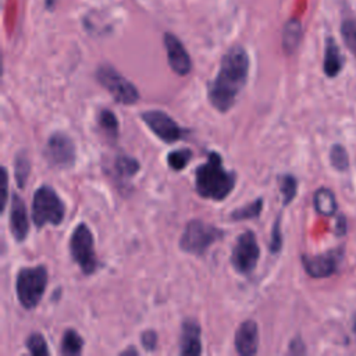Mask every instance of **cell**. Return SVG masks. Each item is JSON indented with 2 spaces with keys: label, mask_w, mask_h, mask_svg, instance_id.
Masks as SVG:
<instances>
[{
  "label": "cell",
  "mask_w": 356,
  "mask_h": 356,
  "mask_svg": "<svg viewBox=\"0 0 356 356\" xmlns=\"http://www.w3.org/2000/svg\"><path fill=\"white\" fill-rule=\"evenodd\" d=\"M345 218L343 217H341V218H338V221H337V235H343L345 234Z\"/></svg>",
  "instance_id": "33"
},
{
  "label": "cell",
  "mask_w": 356,
  "mask_h": 356,
  "mask_svg": "<svg viewBox=\"0 0 356 356\" xmlns=\"http://www.w3.org/2000/svg\"><path fill=\"white\" fill-rule=\"evenodd\" d=\"M1 174H3V197H1V213H4L6 203H7V182H8V175L6 167H1Z\"/></svg>",
  "instance_id": "31"
},
{
  "label": "cell",
  "mask_w": 356,
  "mask_h": 356,
  "mask_svg": "<svg viewBox=\"0 0 356 356\" xmlns=\"http://www.w3.org/2000/svg\"><path fill=\"white\" fill-rule=\"evenodd\" d=\"M139 170H140L139 161L131 156L121 154L114 159L113 175L115 177L117 181H120L122 184L125 181H129L131 178H134Z\"/></svg>",
  "instance_id": "16"
},
{
  "label": "cell",
  "mask_w": 356,
  "mask_h": 356,
  "mask_svg": "<svg viewBox=\"0 0 356 356\" xmlns=\"http://www.w3.org/2000/svg\"><path fill=\"white\" fill-rule=\"evenodd\" d=\"M140 342L146 350H149V352L154 350L156 345H157V332L153 330L143 331L140 335Z\"/></svg>",
  "instance_id": "30"
},
{
  "label": "cell",
  "mask_w": 356,
  "mask_h": 356,
  "mask_svg": "<svg viewBox=\"0 0 356 356\" xmlns=\"http://www.w3.org/2000/svg\"><path fill=\"white\" fill-rule=\"evenodd\" d=\"M260 248L256 235L252 229L243 231L235 241L231 252V264L234 270L242 275L250 274L259 261Z\"/></svg>",
  "instance_id": "8"
},
{
  "label": "cell",
  "mask_w": 356,
  "mask_h": 356,
  "mask_svg": "<svg viewBox=\"0 0 356 356\" xmlns=\"http://www.w3.org/2000/svg\"><path fill=\"white\" fill-rule=\"evenodd\" d=\"M278 186H280V192L282 195V203L284 206L289 204L293 197L296 196L298 192V181L293 175L291 174H284L278 177Z\"/></svg>",
  "instance_id": "24"
},
{
  "label": "cell",
  "mask_w": 356,
  "mask_h": 356,
  "mask_svg": "<svg viewBox=\"0 0 356 356\" xmlns=\"http://www.w3.org/2000/svg\"><path fill=\"white\" fill-rule=\"evenodd\" d=\"M263 210V199L257 197L253 202L232 210V213L229 214V218L234 221H242V220H252L260 216Z\"/></svg>",
  "instance_id": "22"
},
{
  "label": "cell",
  "mask_w": 356,
  "mask_h": 356,
  "mask_svg": "<svg viewBox=\"0 0 356 356\" xmlns=\"http://www.w3.org/2000/svg\"><path fill=\"white\" fill-rule=\"evenodd\" d=\"M341 33L346 47L356 56V19H346L341 26Z\"/></svg>",
  "instance_id": "28"
},
{
  "label": "cell",
  "mask_w": 356,
  "mask_h": 356,
  "mask_svg": "<svg viewBox=\"0 0 356 356\" xmlns=\"http://www.w3.org/2000/svg\"><path fill=\"white\" fill-rule=\"evenodd\" d=\"M83 349V339L72 328H68L64 331L61 343H60V352L63 355H81Z\"/></svg>",
  "instance_id": "21"
},
{
  "label": "cell",
  "mask_w": 356,
  "mask_h": 356,
  "mask_svg": "<svg viewBox=\"0 0 356 356\" xmlns=\"http://www.w3.org/2000/svg\"><path fill=\"white\" fill-rule=\"evenodd\" d=\"M330 160L335 170L345 171L349 167V156L342 145H334L330 152Z\"/></svg>",
  "instance_id": "27"
},
{
  "label": "cell",
  "mask_w": 356,
  "mask_h": 356,
  "mask_svg": "<svg viewBox=\"0 0 356 356\" xmlns=\"http://www.w3.org/2000/svg\"><path fill=\"white\" fill-rule=\"evenodd\" d=\"M47 281V268L43 264L21 268L15 277V293L19 305L26 310L35 309L43 298Z\"/></svg>",
  "instance_id": "3"
},
{
  "label": "cell",
  "mask_w": 356,
  "mask_h": 356,
  "mask_svg": "<svg viewBox=\"0 0 356 356\" xmlns=\"http://www.w3.org/2000/svg\"><path fill=\"white\" fill-rule=\"evenodd\" d=\"M65 204L57 192L49 186H39L32 197V220L38 228L58 225L64 220Z\"/></svg>",
  "instance_id": "4"
},
{
  "label": "cell",
  "mask_w": 356,
  "mask_h": 356,
  "mask_svg": "<svg viewBox=\"0 0 356 356\" xmlns=\"http://www.w3.org/2000/svg\"><path fill=\"white\" fill-rule=\"evenodd\" d=\"M224 238V231L202 220H191L179 239V248L185 253L203 256L207 249Z\"/></svg>",
  "instance_id": "5"
},
{
  "label": "cell",
  "mask_w": 356,
  "mask_h": 356,
  "mask_svg": "<svg viewBox=\"0 0 356 356\" xmlns=\"http://www.w3.org/2000/svg\"><path fill=\"white\" fill-rule=\"evenodd\" d=\"M68 248L72 260L78 264L82 274L90 275L97 270L99 261L95 252V239L86 224L81 222L74 228Z\"/></svg>",
  "instance_id": "6"
},
{
  "label": "cell",
  "mask_w": 356,
  "mask_h": 356,
  "mask_svg": "<svg viewBox=\"0 0 356 356\" xmlns=\"http://www.w3.org/2000/svg\"><path fill=\"white\" fill-rule=\"evenodd\" d=\"M147 128L164 143H174L184 139L188 131L179 127L168 114L161 110H149L140 114Z\"/></svg>",
  "instance_id": "10"
},
{
  "label": "cell",
  "mask_w": 356,
  "mask_h": 356,
  "mask_svg": "<svg viewBox=\"0 0 356 356\" xmlns=\"http://www.w3.org/2000/svg\"><path fill=\"white\" fill-rule=\"evenodd\" d=\"M163 42H164V47L167 51L170 68L181 76L188 75L192 70V61H191V57H189L185 46L182 44V42L175 35H172L170 32L164 33Z\"/></svg>",
  "instance_id": "12"
},
{
  "label": "cell",
  "mask_w": 356,
  "mask_h": 356,
  "mask_svg": "<svg viewBox=\"0 0 356 356\" xmlns=\"http://www.w3.org/2000/svg\"><path fill=\"white\" fill-rule=\"evenodd\" d=\"M342 259V249H332L316 256L303 254L302 263L305 271L313 278H325L332 275Z\"/></svg>",
  "instance_id": "11"
},
{
  "label": "cell",
  "mask_w": 356,
  "mask_h": 356,
  "mask_svg": "<svg viewBox=\"0 0 356 356\" xmlns=\"http://www.w3.org/2000/svg\"><path fill=\"white\" fill-rule=\"evenodd\" d=\"M342 68V57L341 51L332 38L327 39L325 53H324V72L327 76L334 78L339 74Z\"/></svg>",
  "instance_id": "17"
},
{
  "label": "cell",
  "mask_w": 356,
  "mask_h": 356,
  "mask_svg": "<svg viewBox=\"0 0 356 356\" xmlns=\"http://www.w3.org/2000/svg\"><path fill=\"white\" fill-rule=\"evenodd\" d=\"M128 353H134V355H138L139 352H138L135 348H132V346H131V348H128V349H124V350L121 352V355H128Z\"/></svg>",
  "instance_id": "34"
},
{
  "label": "cell",
  "mask_w": 356,
  "mask_h": 356,
  "mask_svg": "<svg viewBox=\"0 0 356 356\" xmlns=\"http://www.w3.org/2000/svg\"><path fill=\"white\" fill-rule=\"evenodd\" d=\"M29 172H31V160L24 152L18 153L14 159V177H15L17 186L19 189L25 188Z\"/></svg>",
  "instance_id": "23"
},
{
  "label": "cell",
  "mask_w": 356,
  "mask_h": 356,
  "mask_svg": "<svg viewBox=\"0 0 356 356\" xmlns=\"http://www.w3.org/2000/svg\"><path fill=\"white\" fill-rule=\"evenodd\" d=\"M44 157L54 168H71L76 160L74 140L64 132H54L46 142Z\"/></svg>",
  "instance_id": "9"
},
{
  "label": "cell",
  "mask_w": 356,
  "mask_h": 356,
  "mask_svg": "<svg viewBox=\"0 0 356 356\" xmlns=\"http://www.w3.org/2000/svg\"><path fill=\"white\" fill-rule=\"evenodd\" d=\"M302 39V24L299 19L292 18L289 19L282 31V47L286 54L295 53Z\"/></svg>",
  "instance_id": "18"
},
{
  "label": "cell",
  "mask_w": 356,
  "mask_h": 356,
  "mask_svg": "<svg viewBox=\"0 0 356 356\" xmlns=\"http://www.w3.org/2000/svg\"><path fill=\"white\" fill-rule=\"evenodd\" d=\"M289 352L291 353H303L305 352V346H303V343H302V341L299 338L292 341V343L289 346Z\"/></svg>",
  "instance_id": "32"
},
{
  "label": "cell",
  "mask_w": 356,
  "mask_h": 356,
  "mask_svg": "<svg viewBox=\"0 0 356 356\" xmlns=\"http://www.w3.org/2000/svg\"><path fill=\"white\" fill-rule=\"evenodd\" d=\"M191 159H192V150L186 149V147L172 150L167 154V163H168L170 168L174 171L184 170L188 165V163L191 161Z\"/></svg>",
  "instance_id": "25"
},
{
  "label": "cell",
  "mask_w": 356,
  "mask_h": 356,
  "mask_svg": "<svg viewBox=\"0 0 356 356\" xmlns=\"http://www.w3.org/2000/svg\"><path fill=\"white\" fill-rule=\"evenodd\" d=\"M96 81L113 96L117 103L134 104L139 100L136 86L110 64L99 65L96 70Z\"/></svg>",
  "instance_id": "7"
},
{
  "label": "cell",
  "mask_w": 356,
  "mask_h": 356,
  "mask_svg": "<svg viewBox=\"0 0 356 356\" xmlns=\"http://www.w3.org/2000/svg\"><path fill=\"white\" fill-rule=\"evenodd\" d=\"M235 349L242 356H253L259 350V327L253 320L241 323L235 332Z\"/></svg>",
  "instance_id": "13"
},
{
  "label": "cell",
  "mask_w": 356,
  "mask_h": 356,
  "mask_svg": "<svg viewBox=\"0 0 356 356\" xmlns=\"http://www.w3.org/2000/svg\"><path fill=\"white\" fill-rule=\"evenodd\" d=\"M97 125L102 129V132L111 140H115L118 138L120 132V124L117 115L108 110V108H102L97 114Z\"/></svg>",
  "instance_id": "20"
},
{
  "label": "cell",
  "mask_w": 356,
  "mask_h": 356,
  "mask_svg": "<svg viewBox=\"0 0 356 356\" xmlns=\"http://www.w3.org/2000/svg\"><path fill=\"white\" fill-rule=\"evenodd\" d=\"M10 231L17 242L25 241L29 232V220L26 213V206L22 197L13 193L11 207H10Z\"/></svg>",
  "instance_id": "14"
},
{
  "label": "cell",
  "mask_w": 356,
  "mask_h": 356,
  "mask_svg": "<svg viewBox=\"0 0 356 356\" xmlns=\"http://www.w3.org/2000/svg\"><path fill=\"white\" fill-rule=\"evenodd\" d=\"M202 353V330L197 321L186 318L181 327L179 355L197 356Z\"/></svg>",
  "instance_id": "15"
},
{
  "label": "cell",
  "mask_w": 356,
  "mask_h": 356,
  "mask_svg": "<svg viewBox=\"0 0 356 356\" xmlns=\"http://www.w3.org/2000/svg\"><path fill=\"white\" fill-rule=\"evenodd\" d=\"M25 346L28 349V352L31 355H35V356H44V355H49L50 350L47 348V342L46 339L43 338L42 334L39 332H32L26 339H25Z\"/></svg>",
  "instance_id": "26"
},
{
  "label": "cell",
  "mask_w": 356,
  "mask_h": 356,
  "mask_svg": "<svg viewBox=\"0 0 356 356\" xmlns=\"http://www.w3.org/2000/svg\"><path fill=\"white\" fill-rule=\"evenodd\" d=\"M270 252L271 253H278L282 248V231H281V216L277 217L273 229H271V236H270V243H268Z\"/></svg>",
  "instance_id": "29"
},
{
  "label": "cell",
  "mask_w": 356,
  "mask_h": 356,
  "mask_svg": "<svg viewBox=\"0 0 356 356\" xmlns=\"http://www.w3.org/2000/svg\"><path fill=\"white\" fill-rule=\"evenodd\" d=\"M313 204L321 216H332L337 211V199L328 188H320L314 192Z\"/></svg>",
  "instance_id": "19"
},
{
  "label": "cell",
  "mask_w": 356,
  "mask_h": 356,
  "mask_svg": "<svg viewBox=\"0 0 356 356\" xmlns=\"http://www.w3.org/2000/svg\"><path fill=\"white\" fill-rule=\"evenodd\" d=\"M235 184V172L225 170L217 152H210L207 161L195 170V189L204 199L224 200L234 191Z\"/></svg>",
  "instance_id": "2"
},
{
  "label": "cell",
  "mask_w": 356,
  "mask_h": 356,
  "mask_svg": "<svg viewBox=\"0 0 356 356\" xmlns=\"http://www.w3.org/2000/svg\"><path fill=\"white\" fill-rule=\"evenodd\" d=\"M353 332H355V335H356V316H355V318H353Z\"/></svg>",
  "instance_id": "35"
},
{
  "label": "cell",
  "mask_w": 356,
  "mask_h": 356,
  "mask_svg": "<svg viewBox=\"0 0 356 356\" xmlns=\"http://www.w3.org/2000/svg\"><path fill=\"white\" fill-rule=\"evenodd\" d=\"M249 56L241 46L231 47L221 58L216 78L209 83L207 99L220 113H227L236 102L249 75Z\"/></svg>",
  "instance_id": "1"
}]
</instances>
